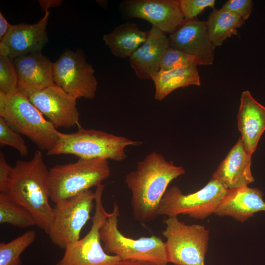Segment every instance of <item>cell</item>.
Listing matches in <instances>:
<instances>
[{"mask_svg":"<svg viewBox=\"0 0 265 265\" xmlns=\"http://www.w3.org/2000/svg\"><path fill=\"white\" fill-rule=\"evenodd\" d=\"M185 173L183 167L175 165L156 152L138 161L136 170L128 173L125 181L132 193L131 204L135 220L147 222L155 219L168 185Z\"/></svg>","mask_w":265,"mask_h":265,"instance_id":"obj_1","label":"cell"},{"mask_svg":"<svg viewBox=\"0 0 265 265\" xmlns=\"http://www.w3.org/2000/svg\"><path fill=\"white\" fill-rule=\"evenodd\" d=\"M49 173L42 152L37 150L30 160L16 161L4 192L26 209L34 218L36 225L47 234L53 212L49 203Z\"/></svg>","mask_w":265,"mask_h":265,"instance_id":"obj_2","label":"cell"},{"mask_svg":"<svg viewBox=\"0 0 265 265\" xmlns=\"http://www.w3.org/2000/svg\"><path fill=\"white\" fill-rule=\"evenodd\" d=\"M0 116L41 150L50 151L58 140L60 132L18 90L10 94L0 91Z\"/></svg>","mask_w":265,"mask_h":265,"instance_id":"obj_3","label":"cell"},{"mask_svg":"<svg viewBox=\"0 0 265 265\" xmlns=\"http://www.w3.org/2000/svg\"><path fill=\"white\" fill-rule=\"evenodd\" d=\"M142 143L102 131L80 128L71 133L60 132L56 144L47 152V155H72L79 159L120 161L127 157L125 151L126 147L137 146Z\"/></svg>","mask_w":265,"mask_h":265,"instance_id":"obj_4","label":"cell"},{"mask_svg":"<svg viewBox=\"0 0 265 265\" xmlns=\"http://www.w3.org/2000/svg\"><path fill=\"white\" fill-rule=\"evenodd\" d=\"M119 215L118 206L114 203L112 212L109 213L99 230L105 252L119 257L122 261L167 265L165 242L155 236L138 239L126 237L118 229Z\"/></svg>","mask_w":265,"mask_h":265,"instance_id":"obj_5","label":"cell"},{"mask_svg":"<svg viewBox=\"0 0 265 265\" xmlns=\"http://www.w3.org/2000/svg\"><path fill=\"white\" fill-rule=\"evenodd\" d=\"M110 174L108 161L103 159H79L75 162L56 165L49 170L50 200L56 204L97 187Z\"/></svg>","mask_w":265,"mask_h":265,"instance_id":"obj_6","label":"cell"},{"mask_svg":"<svg viewBox=\"0 0 265 265\" xmlns=\"http://www.w3.org/2000/svg\"><path fill=\"white\" fill-rule=\"evenodd\" d=\"M161 231L165 242L168 263L175 265H205L208 248L209 231L204 226L186 225L177 217L164 220Z\"/></svg>","mask_w":265,"mask_h":265,"instance_id":"obj_7","label":"cell"},{"mask_svg":"<svg viewBox=\"0 0 265 265\" xmlns=\"http://www.w3.org/2000/svg\"><path fill=\"white\" fill-rule=\"evenodd\" d=\"M104 189L101 185L94 192L95 212L89 231L83 238L67 244L55 265H115L121 261L119 257L106 253L101 244L99 230L109 214L102 203Z\"/></svg>","mask_w":265,"mask_h":265,"instance_id":"obj_8","label":"cell"},{"mask_svg":"<svg viewBox=\"0 0 265 265\" xmlns=\"http://www.w3.org/2000/svg\"><path fill=\"white\" fill-rule=\"evenodd\" d=\"M227 189L211 179L201 189L188 194H183L177 186L168 188L158 209L159 215L168 217L187 215L197 219H204L214 212Z\"/></svg>","mask_w":265,"mask_h":265,"instance_id":"obj_9","label":"cell"},{"mask_svg":"<svg viewBox=\"0 0 265 265\" xmlns=\"http://www.w3.org/2000/svg\"><path fill=\"white\" fill-rule=\"evenodd\" d=\"M95 204V193L86 190L56 204L48 232L53 243L64 249L80 239L81 231L91 219Z\"/></svg>","mask_w":265,"mask_h":265,"instance_id":"obj_10","label":"cell"},{"mask_svg":"<svg viewBox=\"0 0 265 265\" xmlns=\"http://www.w3.org/2000/svg\"><path fill=\"white\" fill-rule=\"evenodd\" d=\"M55 84L76 98L93 99L98 82L92 66L86 60L81 49L66 50L53 64Z\"/></svg>","mask_w":265,"mask_h":265,"instance_id":"obj_11","label":"cell"},{"mask_svg":"<svg viewBox=\"0 0 265 265\" xmlns=\"http://www.w3.org/2000/svg\"><path fill=\"white\" fill-rule=\"evenodd\" d=\"M120 10L128 18H140L165 33L175 31L185 20L179 0H126Z\"/></svg>","mask_w":265,"mask_h":265,"instance_id":"obj_12","label":"cell"},{"mask_svg":"<svg viewBox=\"0 0 265 265\" xmlns=\"http://www.w3.org/2000/svg\"><path fill=\"white\" fill-rule=\"evenodd\" d=\"M56 128H70L79 124L77 99L55 84L28 98Z\"/></svg>","mask_w":265,"mask_h":265,"instance_id":"obj_13","label":"cell"},{"mask_svg":"<svg viewBox=\"0 0 265 265\" xmlns=\"http://www.w3.org/2000/svg\"><path fill=\"white\" fill-rule=\"evenodd\" d=\"M50 11L34 24L12 25L0 41V55L12 59L24 55L40 53L48 42L47 32Z\"/></svg>","mask_w":265,"mask_h":265,"instance_id":"obj_14","label":"cell"},{"mask_svg":"<svg viewBox=\"0 0 265 265\" xmlns=\"http://www.w3.org/2000/svg\"><path fill=\"white\" fill-rule=\"evenodd\" d=\"M168 39L170 47L197 56L204 65L212 64L216 47L209 38L206 22L185 19Z\"/></svg>","mask_w":265,"mask_h":265,"instance_id":"obj_15","label":"cell"},{"mask_svg":"<svg viewBox=\"0 0 265 265\" xmlns=\"http://www.w3.org/2000/svg\"><path fill=\"white\" fill-rule=\"evenodd\" d=\"M18 77V90L28 98L55 84L53 64L41 52L31 53L13 59Z\"/></svg>","mask_w":265,"mask_h":265,"instance_id":"obj_16","label":"cell"},{"mask_svg":"<svg viewBox=\"0 0 265 265\" xmlns=\"http://www.w3.org/2000/svg\"><path fill=\"white\" fill-rule=\"evenodd\" d=\"M251 163L252 155L246 151L239 137L219 163L211 179L227 190L248 186L254 181Z\"/></svg>","mask_w":265,"mask_h":265,"instance_id":"obj_17","label":"cell"},{"mask_svg":"<svg viewBox=\"0 0 265 265\" xmlns=\"http://www.w3.org/2000/svg\"><path fill=\"white\" fill-rule=\"evenodd\" d=\"M169 47L166 33L152 26L146 41L129 58L137 77L140 80H152L160 70L161 59Z\"/></svg>","mask_w":265,"mask_h":265,"instance_id":"obj_18","label":"cell"},{"mask_svg":"<svg viewBox=\"0 0 265 265\" xmlns=\"http://www.w3.org/2000/svg\"><path fill=\"white\" fill-rule=\"evenodd\" d=\"M237 118L243 145L252 155L265 131V106L255 100L249 91H244L241 95Z\"/></svg>","mask_w":265,"mask_h":265,"instance_id":"obj_19","label":"cell"},{"mask_svg":"<svg viewBox=\"0 0 265 265\" xmlns=\"http://www.w3.org/2000/svg\"><path fill=\"white\" fill-rule=\"evenodd\" d=\"M263 192L248 186L227 190L214 213L231 216L241 223L258 212H265Z\"/></svg>","mask_w":265,"mask_h":265,"instance_id":"obj_20","label":"cell"},{"mask_svg":"<svg viewBox=\"0 0 265 265\" xmlns=\"http://www.w3.org/2000/svg\"><path fill=\"white\" fill-rule=\"evenodd\" d=\"M148 31H143L133 23H125L116 26L103 35V39L111 53L122 58L130 57L147 40Z\"/></svg>","mask_w":265,"mask_h":265,"instance_id":"obj_21","label":"cell"},{"mask_svg":"<svg viewBox=\"0 0 265 265\" xmlns=\"http://www.w3.org/2000/svg\"><path fill=\"white\" fill-rule=\"evenodd\" d=\"M155 87V99L162 101L174 90L190 85H200L197 65H192L167 71L159 70L152 78Z\"/></svg>","mask_w":265,"mask_h":265,"instance_id":"obj_22","label":"cell"},{"mask_svg":"<svg viewBox=\"0 0 265 265\" xmlns=\"http://www.w3.org/2000/svg\"><path fill=\"white\" fill-rule=\"evenodd\" d=\"M245 23L238 14L220 8L213 9L206 22L209 38L215 46L222 45L228 38L238 34V28Z\"/></svg>","mask_w":265,"mask_h":265,"instance_id":"obj_23","label":"cell"},{"mask_svg":"<svg viewBox=\"0 0 265 265\" xmlns=\"http://www.w3.org/2000/svg\"><path fill=\"white\" fill-rule=\"evenodd\" d=\"M0 223L8 224L21 228L36 225L32 215L4 192L0 193Z\"/></svg>","mask_w":265,"mask_h":265,"instance_id":"obj_24","label":"cell"},{"mask_svg":"<svg viewBox=\"0 0 265 265\" xmlns=\"http://www.w3.org/2000/svg\"><path fill=\"white\" fill-rule=\"evenodd\" d=\"M36 234L29 230L8 242L0 243V265H21V256L35 240Z\"/></svg>","mask_w":265,"mask_h":265,"instance_id":"obj_25","label":"cell"},{"mask_svg":"<svg viewBox=\"0 0 265 265\" xmlns=\"http://www.w3.org/2000/svg\"><path fill=\"white\" fill-rule=\"evenodd\" d=\"M192 65L204 64L197 56L169 47L161 59L159 68L161 71H167Z\"/></svg>","mask_w":265,"mask_h":265,"instance_id":"obj_26","label":"cell"},{"mask_svg":"<svg viewBox=\"0 0 265 265\" xmlns=\"http://www.w3.org/2000/svg\"><path fill=\"white\" fill-rule=\"evenodd\" d=\"M18 77L13 60L0 55V91L7 94L17 90Z\"/></svg>","mask_w":265,"mask_h":265,"instance_id":"obj_27","label":"cell"},{"mask_svg":"<svg viewBox=\"0 0 265 265\" xmlns=\"http://www.w3.org/2000/svg\"><path fill=\"white\" fill-rule=\"evenodd\" d=\"M0 143L15 149L22 157L28 153V147L20 133L14 130L0 116Z\"/></svg>","mask_w":265,"mask_h":265,"instance_id":"obj_28","label":"cell"},{"mask_svg":"<svg viewBox=\"0 0 265 265\" xmlns=\"http://www.w3.org/2000/svg\"><path fill=\"white\" fill-rule=\"evenodd\" d=\"M214 0H179L181 10L185 20L196 18L207 7L214 9Z\"/></svg>","mask_w":265,"mask_h":265,"instance_id":"obj_29","label":"cell"},{"mask_svg":"<svg viewBox=\"0 0 265 265\" xmlns=\"http://www.w3.org/2000/svg\"><path fill=\"white\" fill-rule=\"evenodd\" d=\"M252 6L251 0H229L222 5L221 8L238 14L245 21L252 12Z\"/></svg>","mask_w":265,"mask_h":265,"instance_id":"obj_30","label":"cell"},{"mask_svg":"<svg viewBox=\"0 0 265 265\" xmlns=\"http://www.w3.org/2000/svg\"><path fill=\"white\" fill-rule=\"evenodd\" d=\"M13 167L7 161L2 151L0 152V192H5Z\"/></svg>","mask_w":265,"mask_h":265,"instance_id":"obj_31","label":"cell"},{"mask_svg":"<svg viewBox=\"0 0 265 265\" xmlns=\"http://www.w3.org/2000/svg\"><path fill=\"white\" fill-rule=\"evenodd\" d=\"M12 25L10 24L3 16L2 13L0 12V41L2 40L6 33L8 32Z\"/></svg>","mask_w":265,"mask_h":265,"instance_id":"obj_32","label":"cell"},{"mask_svg":"<svg viewBox=\"0 0 265 265\" xmlns=\"http://www.w3.org/2000/svg\"><path fill=\"white\" fill-rule=\"evenodd\" d=\"M38 2L42 9L45 12L48 11L49 8L60 6L62 3L60 0H40Z\"/></svg>","mask_w":265,"mask_h":265,"instance_id":"obj_33","label":"cell"},{"mask_svg":"<svg viewBox=\"0 0 265 265\" xmlns=\"http://www.w3.org/2000/svg\"><path fill=\"white\" fill-rule=\"evenodd\" d=\"M115 265H152L140 262L133 261H122L121 260Z\"/></svg>","mask_w":265,"mask_h":265,"instance_id":"obj_34","label":"cell"}]
</instances>
